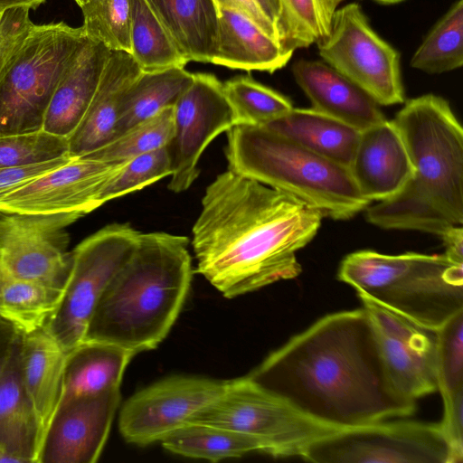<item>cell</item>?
Returning a JSON list of instances; mask_svg holds the SVG:
<instances>
[{
  "instance_id": "6da1fadb",
  "label": "cell",
  "mask_w": 463,
  "mask_h": 463,
  "mask_svg": "<svg viewBox=\"0 0 463 463\" xmlns=\"http://www.w3.org/2000/svg\"><path fill=\"white\" fill-rule=\"evenodd\" d=\"M248 377L304 415L337 430L409 416L416 408L393 388L364 308L323 317Z\"/></svg>"
},
{
  "instance_id": "7a4b0ae2",
  "label": "cell",
  "mask_w": 463,
  "mask_h": 463,
  "mask_svg": "<svg viewBox=\"0 0 463 463\" xmlns=\"http://www.w3.org/2000/svg\"><path fill=\"white\" fill-rule=\"evenodd\" d=\"M324 215L305 202L231 170L207 186L192 233L196 272L226 298L301 273L297 252Z\"/></svg>"
},
{
  "instance_id": "3957f363",
  "label": "cell",
  "mask_w": 463,
  "mask_h": 463,
  "mask_svg": "<svg viewBox=\"0 0 463 463\" xmlns=\"http://www.w3.org/2000/svg\"><path fill=\"white\" fill-rule=\"evenodd\" d=\"M412 172L402 190L366 210L380 228L440 236L463 222V129L443 98L409 99L393 119Z\"/></svg>"
},
{
  "instance_id": "277c9868",
  "label": "cell",
  "mask_w": 463,
  "mask_h": 463,
  "mask_svg": "<svg viewBox=\"0 0 463 463\" xmlns=\"http://www.w3.org/2000/svg\"><path fill=\"white\" fill-rule=\"evenodd\" d=\"M188 238L140 232L132 255L102 293L84 339L134 354L156 347L176 320L193 276Z\"/></svg>"
},
{
  "instance_id": "5b68a950",
  "label": "cell",
  "mask_w": 463,
  "mask_h": 463,
  "mask_svg": "<svg viewBox=\"0 0 463 463\" xmlns=\"http://www.w3.org/2000/svg\"><path fill=\"white\" fill-rule=\"evenodd\" d=\"M228 169L290 194L324 217L348 220L371 203L349 168L323 157L264 126L227 131Z\"/></svg>"
},
{
  "instance_id": "8992f818",
  "label": "cell",
  "mask_w": 463,
  "mask_h": 463,
  "mask_svg": "<svg viewBox=\"0 0 463 463\" xmlns=\"http://www.w3.org/2000/svg\"><path fill=\"white\" fill-rule=\"evenodd\" d=\"M337 277L358 295L428 327L437 329L463 310V263L445 254L360 250L342 260Z\"/></svg>"
},
{
  "instance_id": "52a82bcc",
  "label": "cell",
  "mask_w": 463,
  "mask_h": 463,
  "mask_svg": "<svg viewBox=\"0 0 463 463\" xmlns=\"http://www.w3.org/2000/svg\"><path fill=\"white\" fill-rule=\"evenodd\" d=\"M88 40L82 26L33 25L0 80V137L43 129L54 91Z\"/></svg>"
},
{
  "instance_id": "ba28073f",
  "label": "cell",
  "mask_w": 463,
  "mask_h": 463,
  "mask_svg": "<svg viewBox=\"0 0 463 463\" xmlns=\"http://www.w3.org/2000/svg\"><path fill=\"white\" fill-rule=\"evenodd\" d=\"M188 422L248 435L274 457H301L309 444L339 430L304 415L248 376L226 381L222 392Z\"/></svg>"
},
{
  "instance_id": "9c48e42d",
  "label": "cell",
  "mask_w": 463,
  "mask_h": 463,
  "mask_svg": "<svg viewBox=\"0 0 463 463\" xmlns=\"http://www.w3.org/2000/svg\"><path fill=\"white\" fill-rule=\"evenodd\" d=\"M140 232L128 223H111L71 251L67 284L44 327L67 354L81 343L109 281L135 250Z\"/></svg>"
},
{
  "instance_id": "30bf717a",
  "label": "cell",
  "mask_w": 463,
  "mask_h": 463,
  "mask_svg": "<svg viewBox=\"0 0 463 463\" xmlns=\"http://www.w3.org/2000/svg\"><path fill=\"white\" fill-rule=\"evenodd\" d=\"M316 43L322 61L378 105L404 101L400 54L373 30L357 3L338 7L328 34Z\"/></svg>"
},
{
  "instance_id": "8fae6325",
  "label": "cell",
  "mask_w": 463,
  "mask_h": 463,
  "mask_svg": "<svg viewBox=\"0 0 463 463\" xmlns=\"http://www.w3.org/2000/svg\"><path fill=\"white\" fill-rule=\"evenodd\" d=\"M315 463H451L440 423L382 421L339 430L307 446Z\"/></svg>"
},
{
  "instance_id": "7c38bea8",
  "label": "cell",
  "mask_w": 463,
  "mask_h": 463,
  "mask_svg": "<svg viewBox=\"0 0 463 463\" xmlns=\"http://www.w3.org/2000/svg\"><path fill=\"white\" fill-rule=\"evenodd\" d=\"M78 213L0 214V262L16 278L63 291L72 256L67 227Z\"/></svg>"
},
{
  "instance_id": "4fadbf2b",
  "label": "cell",
  "mask_w": 463,
  "mask_h": 463,
  "mask_svg": "<svg viewBox=\"0 0 463 463\" xmlns=\"http://www.w3.org/2000/svg\"><path fill=\"white\" fill-rule=\"evenodd\" d=\"M233 126L222 83L210 73H194L191 84L174 105V135L166 148L171 160L168 188L187 190L199 175L198 163L207 146Z\"/></svg>"
},
{
  "instance_id": "5bb4252c",
  "label": "cell",
  "mask_w": 463,
  "mask_h": 463,
  "mask_svg": "<svg viewBox=\"0 0 463 463\" xmlns=\"http://www.w3.org/2000/svg\"><path fill=\"white\" fill-rule=\"evenodd\" d=\"M372 323L388 377L399 394L416 402L437 392L438 328L420 325L358 295Z\"/></svg>"
},
{
  "instance_id": "9a60e30c",
  "label": "cell",
  "mask_w": 463,
  "mask_h": 463,
  "mask_svg": "<svg viewBox=\"0 0 463 463\" xmlns=\"http://www.w3.org/2000/svg\"><path fill=\"white\" fill-rule=\"evenodd\" d=\"M225 383L192 376L161 380L124 403L118 420L120 433L128 442L139 446L161 441L214 401Z\"/></svg>"
},
{
  "instance_id": "2e32d148",
  "label": "cell",
  "mask_w": 463,
  "mask_h": 463,
  "mask_svg": "<svg viewBox=\"0 0 463 463\" xmlns=\"http://www.w3.org/2000/svg\"><path fill=\"white\" fill-rule=\"evenodd\" d=\"M119 401V388L61 399L43 434L38 463L96 462Z\"/></svg>"
},
{
  "instance_id": "e0dca14e",
  "label": "cell",
  "mask_w": 463,
  "mask_h": 463,
  "mask_svg": "<svg viewBox=\"0 0 463 463\" xmlns=\"http://www.w3.org/2000/svg\"><path fill=\"white\" fill-rule=\"evenodd\" d=\"M121 163L72 158L5 195L0 200V213H78L84 216L100 206L99 191Z\"/></svg>"
},
{
  "instance_id": "ac0fdd59",
  "label": "cell",
  "mask_w": 463,
  "mask_h": 463,
  "mask_svg": "<svg viewBox=\"0 0 463 463\" xmlns=\"http://www.w3.org/2000/svg\"><path fill=\"white\" fill-rule=\"evenodd\" d=\"M349 171L361 194L370 202L386 200L402 190L412 168L393 120L385 119L361 131Z\"/></svg>"
},
{
  "instance_id": "d6986e66",
  "label": "cell",
  "mask_w": 463,
  "mask_h": 463,
  "mask_svg": "<svg viewBox=\"0 0 463 463\" xmlns=\"http://www.w3.org/2000/svg\"><path fill=\"white\" fill-rule=\"evenodd\" d=\"M141 71L130 53L111 51L89 108L68 137L70 157H81L114 138L124 95Z\"/></svg>"
},
{
  "instance_id": "ffe728a7",
  "label": "cell",
  "mask_w": 463,
  "mask_h": 463,
  "mask_svg": "<svg viewBox=\"0 0 463 463\" xmlns=\"http://www.w3.org/2000/svg\"><path fill=\"white\" fill-rule=\"evenodd\" d=\"M292 71L313 109L359 131L386 119L368 94L324 61L299 60L293 64Z\"/></svg>"
},
{
  "instance_id": "44dd1931",
  "label": "cell",
  "mask_w": 463,
  "mask_h": 463,
  "mask_svg": "<svg viewBox=\"0 0 463 463\" xmlns=\"http://www.w3.org/2000/svg\"><path fill=\"white\" fill-rule=\"evenodd\" d=\"M293 52L247 15L232 9H218L216 52L211 63L273 73L288 62Z\"/></svg>"
},
{
  "instance_id": "7402d4cb",
  "label": "cell",
  "mask_w": 463,
  "mask_h": 463,
  "mask_svg": "<svg viewBox=\"0 0 463 463\" xmlns=\"http://www.w3.org/2000/svg\"><path fill=\"white\" fill-rule=\"evenodd\" d=\"M21 335L0 377V463H38L42 430L20 372Z\"/></svg>"
},
{
  "instance_id": "603a6c76",
  "label": "cell",
  "mask_w": 463,
  "mask_h": 463,
  "mask_svg": "<svg viewBox=\"0 0 463 463\" xmlns=\"http://www.w3.org/2000/svg\"><path fill=\"white\" fill-rule=\"evenodd\" d=\"M66 355L44 326L21 333L20 372L41 426L42 439L62 398Z\"/></svg>"
},
{
  "instance_id": "cb8c5ba5",
  "label": "cell",
  "mask_w": 463,
  "mask_h": 463,
  "mask_svg": "<svg viewBox=\"0 0 463 463\" xmlns=\"http://www.w3.org/2000/svg\"><path fill=\"white\" fill-rule=\"evenodd\" d=\"M111 51L89 39L60 80L47 109L43 129L69 137L83 118Z\"/></svg>"
},
{
  "instance_id": "d4e9b609",
  "label": "cell",
  "mask_w": 463,
  "mask_h": 463,
  "mask_svg": "<svg viewBox=\"0 0 463 463\" xmlns=\"http://www.w3.org/2000/svg\"><path fill=\"white\" fill-rule=\"evenodd\" d=\"M437 391L443 401L440 426L452 463L463 461V310L438 328Z\"/></svg>"
},
{
  "instance_id": "484cf974",
  "label": "cell",
  "mask_w": 463,
  "mask_h": 463,
  "mask_svg": "<svg viewBox=\"0 0 463 463\" xmlns=\"http://www.w3.org/2000/svg\"><path fill=\"white\" fill-rule=\"evenodd\" d=\"M299 146L347 168L355 152L358 129L311 109L294 107L263 125Z\"/></svg>"
},
{
  "instance_id": "4316f807",
  "label": "cell",
  "mask_w": 463,
  "mask_h": 463,
  "mask_svg": "<svg viewBox=\"0 0 463 463\" xmlns=\"http://www.w3.org/2000/svg\"><path fill=\"white\" fill-rule=\"evenodd\" d=\"M189 62H211L218 35L213 0H146Z\"/></svg>"
},
{
  "instance_id": "83f0119b",
  "label": "cell",
  "mask_w": 463,
  "mask_h": 463,
  "mask_svg": "<svg viewBox=\"0 0 463 463\" xmlns=\"http://www.w3.org/2000/svg\"><path fill=\"white\" fill-rule=\"evenodd\" d=\"M134 355L113 344L83 340L67 353L61 399L119 388L123 373Z\"/></svg>"
},
{
  "instance_id": "f1b7e54d",
  "label": "cell",
  "mask_w": 463,
  "mask_h": 463,
  "mask_svg": "<svg viewBox=\"0 0 463 463\" xmlns=\"http://www.w3.org/2000/svg\"><path fill=\"white\" fill-rule=\"evenodd\" d=\"M193 80L194 73L184 67L142 71L124 95L113 139L174 106Z\"/></svg>"
},
{
  "instance_id": "f546056e",
  "label": "cell",
  "mask_w": 463,
  "mask_h": 463,
  "mask_svg": "<svg viewBox=\"0 0 463 463\" xmlns=\"http://www.w3.org/2000/svg\"><path fill=\"white\" fill-rule=\"evenodd\" d=\"M173 453L219 461L244 454L262 452L258 440L241 432L214 425L187 422L161 440Z\"/></svg>"
},
{
  "instance_id": "4dcf8cb0",
  "label": "cell",
  "mask_w": 463,
  "mask_h": 463,
  "mask_svg": "<svg viewBox=\"0 0 463 463\" xmlns=\"http://www.w3.org/2000/svg\"><path fill=\"white\" fill-rule=\"evenodd\" d=\"M130 54L143 71L188 62L146 0H129Z\"/></svg>"
},
{
  "instance_id": "1f68e13d",
  "label": "cell",
  "mask_w": 463,
  "mask_h": 463,
  "mask_svg": "<svg viewBox=\"0 0 463 463\" xmlns=\"http://www.w3.org/2000/svg\"><path fill=\"white\" fill-rule=\"evenodd\" d=\"M61 294L16 278L0 262V317L20 333L43 326Z\"/></svg>"
},
{
  "instance_id": "d6a6232c",
  "label": "cell",
  "mask_w": 463,
  "mask_h": 463,
  "mask_svg": "<svg viewBox=\"0 0 463 463\" xmlns=\"http://www.w3.org/2000/svg\"><path fill=\"white\" fill-rule=\"evenodd\" d=\"M463 64V0L435 24L415 51L410 65L430 74L449 72Z\"/></svg>"
},
{
  "instance_id": "836d02e7",
  "label": "cell",
  "mask_w": 463,
  "mask_h": 463,
  "mask_svg": "<svg viewBox=\"0 0 463 463\" xmlns=\"http://www.w3.org/2000/svg\"><path fill=\"white\" fill-rule=\"evenodd\" d=\"M222 89L232 110L233 126H263L293 108L288 98L249 75L228 80L222 83Z\"/></svg>"
},
{
  "instance_id": "e575fe53",
  "label": "cell",
  "mask_w": 463,
  "mask_h": 463,
  "mask_svg": "<svg viewBox=\"0 0 463 463\" xmlns=\"http://www.w3.org/2000/svg\"><path fill=\"white\" fill-rule=\"evenodd\" d=\"M174 135V106L138 123L103 146L81 156L109 164H118L166 147Z\"/></svg>"
},
{
  "instance_id": "d590c367",
  "label": "cell",
  "mask_w": 463,
  "mask_h": 463,
  "mask_svg": "<svg viewBox=\"0 0 463 463\" xmlns=\"http://www.w3.org/2000/svg\"><path fill=\"white\" fill-rule=\"evenodd\" d=\"M343 0H279V27L284 43L305 48L326 36Z\"/></svg>"
},
{
  "instance_id": "8d00e7d4",
  "label": "cell",
  "mask_w": 463,
  "mask_h": 463,
  "mask_svg": "<svg viewBox=\"0 0 463 463\" xmlns=\"http://www.w3.org/2000/svg\"><path fill=\"white\" fill-rule=\"evenodd\" d=\"M80 7L89 39L110 51L131 52L129 0H86Z\"/></svg>"
},
{
  "instance_id": "74e56055",
  "label": "cell",
  "mask_w": 463,
  "mask_h": 463,
  "mask_svg": "<svg viewBox=\"0 0 463 463\" xmlns=\"http://www.w3.org/2000/svg\"><path fill=\"white\" fill-rule=\"evenodd\" d=\"M171 160L166 147L122 162L107 179L99 194L100 206L113 199L138 191L171 175Z\"/></svg>"
},
{
  "instance_id": "f35d334b",
  "label": "cell",
  "mask_w": 463,
  "mask_h": 463,
  "mask_svg": "<svg viewBox=\"0 0 463 463\" xmlns=\"http://www.w3.org/2000/svg\"><path fill=\"white\" fill-rule=\"evenodd\" d=\"M66 156H70L68 137L44 129L0 137V168L23 167Z\"/></svg>"
},
{
  "instance_id": "ab89813d",
  "label": "cell",
  "mask_w": 463,
  "mask_h": 463,
  "mask_svg": "<svg viewBox=\"0 0 463 463\" xmlns=\"http://www.w3.org/2000/svg\"><path fill=\"white\" fill-rule=\"evenodd\" d=\"M29 11L24 7L0 11V80L34 24Z\"/></svg>"
},
{
  "instance_id": "60d3db41",
  "label": "cell",
  "mask_w": 463,
  "mask_h": 463,
  "mask_svg": "<svg viewBox=\"0 0 463 463\" xmlns=\"http://www.w3.org/2000/svg\"><path fill=\"white\" fill-rule=\"evenodd\" d=\"M72 158H59L46 163L15 168H0V200L33 179L63 165Z\"/></svg>"
},
{
  "instance_id": "b9f144b4",
  "label": "cell",
  "mask_w": 463,
  "mask_h": 463,
  "mask_svg": "<svg viewBox=\"0 0 463 463\" xmlns=\"http://www.w3.org/2000/svg\"><path fill=\"white\" fill-rule=\"evenodd\" d=\"M213 2L217 10L227 8L238 11L250 17L269 35L283 43L279 30L262 12L255 0H213Z\"/></svg>"
},
{
  "instance_id": "7bdbcfd3",
  "label": "cell",
  "mask_w": 463,
  "mask_h": 463,
  "mask_svg": "<svg viewBox=\"0 0 463 463\" xmlns=\"http://www.w3.org/2000/svg\"><path fill=\"white\" fill-rule=\"evenodd\" d=\"M20 335L21 333L12 324L0 317V377Z\"/></svg>"
},
{
  "instance_id": "ee69618b",
  "label": "cell",
  "mask_w": 463,
  "mask_h": 463,
  "mask_svg": "<svg viewBox=\"0 0 463 463\" xmlns=\"http://www.w3.org/2000/svg\"><path fill=\"white\" fill-rule=\"evenodd\" d=\"M445 246V255L453 261L463 263V228L452 226L439 236Z\"/></svg>"
},
{
  "instance_id": "f6af8a7d",
  "label": "cell",
  "mask_w": 463,
  "mask_h": 463,
  "mask_svg": "<svg viewBox=\"0 0 463 463\" xmlns=\"http://www.w3.org/2000/svg\"><path fill=\"white\" fill-rule=\"evenodd\" d=\"M262 12L271 21V23L279 30L281 38L282 34L280 32L279 22H280V6L279 0H255ZM283 40V39H282ZM284 43V42H283Z\"/></svg>"
},
{
  "instance_id": "bcb514c9",
  "label": "cell",
  "mask_w": 463,
  "mask_h": 463,
  "mask_svg": "<svg viewBox=\"0 0 463 463\" xmlns=\"http://www.w3.org/2000/svg\"><path fill=\"white\" fill-rule=\"evenodd\" d=\"M44 2L45 0H0V11L17 7L35 9Z\"/></svg>"
},
{
  "instance_id": "7dc6e473",
  "label": "cell",
  "mask_w": 463,
  "mask_h": 463,
  "mask_svg": "<svg viewBox=\"0 0 463 463\" xmlns=\"http://www.w3.org/2000/svg\"><path fill=\"white\" fill-rule=\"evenodd\" d=\"M373 1L378 2L380 4H383V5H393V4L402 2L404 0H373Z\"/></svg>"
},
{
  "instance_id": "c3c4849f",
  "label": "cell",
  "mask_w": 463,
  "mask_h": 463,
  "mask_svg": "<svg viewBox=\"0 0 463 463\" xmlns=\"http://www.w3.org/2000/svg\"><path fill=\"white\" fill-rule=\"evenodd\" d=\"M80 6L86 0H74Z\"/></svg>"
}]
</instances>
